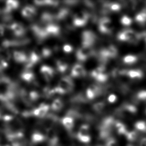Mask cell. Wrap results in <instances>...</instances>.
<instances>
[{"label":"cell","instance_id":"ba28073f","mask_svg":"<svg viewBox=\"0 0 146 146\" xmlns=\"http://www.w3.org/2000/svg\"><path fill=\"white\" fill-rule=\"evenodd\" d=\"M40 72L43 76L44 79L47 82H50L54 76L53 68L47 65H43L40 69Z\"/></svg>","mask_w":146,"mask_h":146},{"label":"cell","instance_id":"e575fe53","mask_svg":"<svg viewBox=\"0 0 146 146\" xmlns=\"http://www.w3.org/2000/svg\"><path fill=\"white\" fill-rule=\"evenodd\" d=\"M108 78V75L104 72H102L99 74L95 79L99 82H104L105 81H107Z\"/></svg>","mask_w":146,"mask_h":146},{"label":"cell","instance_id":"603a6c76","mask_svg":"<svg viewBox=\"0 0 146 146\" xmlns=\"http://www.w3.org/2000/svg\"><path fill=\"white\" fill-rule=\"evenodd\" d=\"M106 51L107 52V55L108 56L109 58H115L118 55V49L116 46L113 45L109 46L108 47L105 48Z\"/></svg>","mask_w":146,"mask_h":146},{"label":"cell","instance_id":"d4e9b609","mask_svg":"<svg viewBox=\"0 0 146 146\" xmlns=\"http://www.w3.org/2000/svg\"><path fill=\"white\" fill-rule=\"evenodd\" d=\"M56 66L58 71L61 73L65 72L68 67L67 63L62 60H58L56 61Z\"/></svg>","mask_w":146,"mask_h":146},{"label":"cell","instance_id":"4316f807","mask_svg":"<svg viewBox=\"0 0 146 146\" xmlns=\"http://www.w3.org/2000/svg\"><path fill=\"white\" fill-rule=\"evenodd\" d=\"M127 139L131 142H133L136 140L138 137V133L135 131H132L130 132H127L126 134L125 135Z\"/></svg>","mask_w":146,"mask_h":146},{"label":"cell","instance_id":"2e32d148","mask_svg":"<svg viewBox=\"0 0 146 146\" xmlns=\"http://www.w3.org/2000/svg\"><path fill=\"white\" fill-rule=\"evenodd\" d=\"M47 139L46 137L40 132H35L32 136V142L34 144H39Z\"/></svg>","mask_w":146,"mask_h":146},{"label":"cell","instance_id":"d6986e66","mask_svg":"<svg viewBox=\"0 0 146 146\" xmlns=\"http://www.w3.org/2000/svg\"><path fill=\"white\" fill-rule=\"evenodd\" d=\"M42 22L43 23H47L48 24H51L54 20H55V16L49 12H45L42 14L41 17Z\"/></svg>","mask_w":146,"mask_h":146},{"label":"cell","instance_id":"4dcf8cb0","mask_svg":"<svg viewBox=\"0 0 146 146\" xmlns=\"http://www.w3.org/2000/svg\"><path fill=\"white\" fill-rule=\"evenodd\" d=\"M105 103L104 102H99L93 105V109L96 112H100L105 108Z\"/></svg>","mask_w":146,"mask_h":146},{"label":"cell","instance_id":"cb8c5ba5","mask_svg":"<svg viewBox=\"0 0 146 146\" xmlns=\"http://www.w3.org/2000/svg\"><path fill=\"white\" fill-rule=\"evenodd\" d=\"M115 128L116 129L117 132L119 134L125 135L126 134L127 132H128L127 130L126 127L122 123L117 121L115 124Z\"/></svg>","mask_w":146,"mask_h":146},{"label":"cell","instance_id":"bcb514c9","mask_svg":"<svg viewBox=\"0 0 146 146\" xmlns=\"http://www.w3.org/2000/svg\"><path fill=\"white\" fill-rule=\"evenodd\" d=\"M1 52H2V49L0 48V55H1Z\"/></svg>","mask_w":146,"mask_h":146},{"label":"cell","instance_id":"c3c4849f","mask_svg":"<svg viewBox=\"0 0 146 146\" xmlns=\"http://www.w3.org/2000/svg\"><path fill=\"white\" fill-rule=\"evenodd\" d=\"M145 42H146V38H145Z\"/></svg>","mask_w":146,"mask_h":146},{"label":"cell","instance_id":"f1b7e54d","mask_svg":"<svg viewBox=\"0 0 146 146\" xmlns=\"http://www.w3.org/2000/svg\"><path fill=\"white\" fill-rule=\"evenodd\" d=\"M123 109L124 110H126L127 112L132 113V114H135L137 112V109L134 105L127 104L123 106Z\"/></svg>","mask_w":146,"mask_h":146},{"label":"cell","instance_id":"d590c367","mask_svg":"<svg viewBox=\"0 0 146 146\" xmlns=\"http://www.w3.org/2000/svg\"><path fill=\"white\" fill-rule=\"evenodd\" d=\"M121 23L124 26H129L132 24V20L128 16H123L121 19Z\"/></svg>","mask_w":146,"mask_h":146},{"label":"cell","instance_id":"484cf974","mask_svg":"<svg viewBox=\"0 0 146 146\" xmlns=\"http://www.w3.org/2000/svg\"><path fill=\"white\" fill-rule=\"evenodd\" d=\"M138 60V57L134 55H126L124 58H123V61L125 63L128 64H132L133 63L136 62Z\"/></svg>","mask_w":146,"mask_h":146},{"label":"cell","instance_id":"836d02e7","mask_svg":"<svg viewBox=\"0 0 146 146\" xmlns=\"http://www.w3.org/2000/svg\"><path fill=\"white\" fill-rule=\"evenodd\" d=\"M109 8L110 11L117 12L120 11L121 6L120 4L116 3H109Z\"/></svg>","mask_w":146,"mask_h":146},{"label":"cell","instance_id":"4fadbf2b","mask_svg":"<svg viewBox=\"0 0 146 146\" xmlns=\"http://www.w3.org/2000/svg\"><path fill=\"white\" fill-rule=\"evenodd\" d=\"M13 57L15 61L18 63H25L28 62L29 57L26 53L20 51H15L13 53Z\"/></svg>","mask_w":146,"mask_h":146},{"label":"cell","instance_id":"7c38bea8","mask_svg":"<svg viewBox=\"0 0 146 146\" xmlns=\"http://www.w3.org/2000/svg\"><path fill=\"white\" fill-rule=\"evenodd\" d=\"M19 5V3L17 1L8 0L6 1L3 12L6 14H9L13 11L18 9Z\"/></svg>","mask_w":146,"mask_h":146},{"label":"cell","instance_id":"d6a6232c","mask_svg":"<svg viewBox=\"0 0 146 146\" xmlns=\"http://www.w3.org/2000/svg\"><path fill=\"white\" fill-rule=\"evenodd\" d=\"M52 51L49 48H44L42 50L41 57L44 58H47L51 56Z\"/></svg>","mask_w":146,"mask_h":146},{"label":"cell","instance_id":"60d3db41","mask_svg":"<svg viewBox=\"0 0 146 146\" xmlns=\"http://www.w3.org/2000/svg\"><path fill=\"white\" fill-rule=\"evenodd\" d=\"M117 97L116 95H115L114 94L109 95V97L108 98V100L109 102L111 103L115 102L117 101Z\"/></svg>","mask_w":146,"mask_h":146},{"label":"cell","instance_id":"7a4b0ae2","mask_svg":"<svg viewBox=\"0 0 146 146\" xmlns=\"http://www.w3.org/2000/svg\"><path fill=\"white\" fill-rule=\"evenodd\" d=\"M113 29L112 23L110 19L104 17L101 18L99 21V30L103 34H110Z\"/></svg>","mask_w":146,"mask_h":146},{"label":"cell","instance_id":"ab89813d","mask_svg":"<svg viewBox=\"0 0 146 146\" xmlns=\"http://www.w3.org/2000/svg\"><path fill=\"white\" fill-rule=\"evenodd\" d=\"M63 50L66 53H70L73 51V48L70 44H66L63 46Z\"/></svg>","mask_w":146,"mask_h":146},{"label":"cell","instance_id":"ee69618b","mask_svg":"<svg viewBox=\"0 0 146 146\" xmlns=\"http://www.w3.org/2000/svg\"><path fill=\"white\" fill-rule=\"evenodd\" d=\"M66 3L68 4V5H74L75 3H77V1H66Z\"/></svg>","mask_w":146,"mask_h":146},{"label":"cell","instance_id":"8d00e7d4","mask_svg":"<svg viewBox=\"0 0 146 146\" xmlns=\"http://www.w3.org/2000/svg\"><path fill=\"white\" fill-rule=\"evenodd\" d=\"M78 140L80 141L81 142L83 143H89L91 141V137L90 136H76Z\"/></svg>","mask_w":146,"mask_h":146},{"label":"cell","instance_id":"f35d334b","mask_svg":"<svg viewBox=\"0 0 146 146\" xmlns=\"http://www.w3.org/2000/svg\"><path fill=\"white\" fill-rule=\"evenodd\" d=\"M139 99L141 100H146V91L143 90L138 93L137 95Z\"/></svg>","mask_w":146,"mask_h":146},{"label":"cell","instance_id":"681fc988","mask_svg":"<svg viewBox=\"0 0 146 146\" xmlns=\"http://www.w3.org/2000/svg\"><path fill=\"white\" fill-rule=\"evenodd\" d=\"M128 146H131V145H128Z\"/></svg>","mask_w":146,"mask_h":146},{"label":"cell","instance_id":"ac0fdd59","mask_svg":"<svg viewBox=\"0 0 146 146\" xmlns=\"http://www.w3.org/2000/svg\"><path fill=\"white\" fill-rule=\"evenodd\" d=\"M127 75L130 77L131 78L140 79L142 78L143 73L142 71L139 69H132L128 70Z\"/></svg>","mask_w":146,"mask_h":146},{"label":"cell","instance_id":"9c48e42d","mask_svg":"<svg viewBox=\"0 0 146 146\" xmlns=\"http://www.w3.org/2000/svg\"><path fill=\"white\" fill-rule=\"evenodd\" d=\"M86 74V72L84 67L80 64H76L73 66L72 69L71 75L74 77L84 76Z\"/></svg>","mask_w":146,"mask_h":146},{"label":"cell","instance_id":"9a60e30c","mask_svg":"<svg viewBox=\"0 0 146 146\" xmlns=\"http://www.w3.org/2000/svg\"><path fill=\"white\" fill-rule=\"evenodd\" d=\"M62 123L68 131H71L74 126V120L69 117H64L62 119Z\"/></svg>","mask_w":146,"mask_h":146},{"label":"cell","instance_id":"1f68e13d","mask_svg":"<svg viewBox=\"0 0 146 146\" xmlns=\"http://www.w3.org/2000/svg\"><path fill=\"white\" fill-rule=\"evenodd\" d=\"M87 21H86L85 20L80 19L78 18L74 17L73 19V24L74 26L77 27H81L86 25L87 24Z\"/></svg>","mask_w":146,"mask_h":146},{"label":"cell","instance_id":"6da1fadb","mask_svg":"<svg viewBox=\"0 0 146 146\" xmlns=\"http://www.w3.org/2000/svg\"><path fill=\"white\" fill-rule=\"evenodd\" d=\"M97 37L96 35L90 31H86L82 34V46L91 48L95 43Z\"/></svg>","mask_w":146,"mask_h":146},{"label":"cell","instance_id":"74e56055","mask_svg":"<svg viewBox=\"0 0 146 146\" xmlns=\"http://www.w3.org/2000/svg\"><path fill=\"white\" fill-rule=\"evenodd\" d=\"M8 64L4 60H0V73L4 71L8 67Z\"/></svg>","mask_w":146,"mask_h":146},{"label":"cell","instance_id":"3957f363","mask_svg":"<svg viewBox=\"0 0 146 146\" xmlns=\"http://www.w3.org/2000/svg\"><path fill=\"white\" fill-rule=\"evenodd\" d=\"M58 87L63 90L65 93L70 92L74 88V83L71 78L69 76H65L60 80Z\"/></svg>","mask_w":146,"mask_h":146},{"label":"cell","instance_id":"277c9868","mask_svg":"<svg viewBox=\"0 0 146 146\" xmlns=\"http://www.w3.org/2000/svg\"><path fill=\"white\" fill-rule=\"evenodd\" d=\"M93 53L94 52L92 48L82 46L77 51L76 57L79 60L85 61L89 56L93 55Z\"/></svg>","mask_w":146,"mask_h":146},{"label":"cell","instance_id":"44dd1931","mask_svg":"<svg viewBox=\"0 0 146 146\" xmlns=\"http://www.w3.org/2000/svg\"><path fill=\"white\" fill-rule=\"evenodd\" d=\"M135 20L138 24L144 25L146 23V8L142 10V12L137 14L135 17Z\"/></svg>","mask_w":146,"mask_h":146},{"label":"cell","instance_id":"f546056e","mask_svg":"<svg viewBox=\"0 0 146 146\" xmlns=\"http://www.w3.org/2000/svg\"><path fill=\"white\" fill-rule=\"evenodd\" d=\"M29 97L31 102H33L38 100V99L41 97V94L38 91H32L29 93Z\"/></svg>","mask_w":146,"mask_h":146},{"label":"cell","instance_id":"5b68a950","mask_svg":"<svg viewBox=\"0 0 146 146\" xmlns=\"http://www.w3.org/2000/svg\"><path fill=\"white\" fill-rule=\"evenodd\" d=\"M10 30L12 31L15 36L18 37L24 36L26 34V29L22 24L18 23H14L9 26Z\"/></svg>","mask_w":146,"mask_h":146},{"label":"cell","instance_id":"ffe728a7","mask_svg":"<svg viewBox=\"0 0 146 146\" xmlns=\"http://www.w3.org/2000/svg\"><path fill=\"white\" fill-rule=\"evenodd\" d=\"M90 126L88 125L84 124L82 125L79 129V131L76 136H90Z\"/></svg>","mask_w":146,"mask_h":146},{"label":"cell","instance_id":"7bdbcfd3","mask_svg":"<svg viewBox=\"0 0 146 146\" xmlns=\"http://www.w3.org/2000/svg\"><path fill=\"white\" fill-rule=\"evenodd\" d=\"M4 33H5L4 27L3 26H2V25L0 24V37L4 36Z\"/></svg>","mask_w":146,"mask_h":146},{"label":"cell","instance_id":"f6af8a7d","mask_svg":"<svg viewBox=\"0 0 146 146\" xmlns=\"http://www.w3.org/2000/svg\"><path fill=\"white\" fill-rule=\"evenodd\" d=\"M3 116H2V112H1V111H0V120L3 119Z\"/></svg>","mask_w":146,"mask_h":146},{"label":"cell","instance_id":"83f0119b","mask_svg":"<svg viewBox=\"0 0 146 146\" xmlns=\"http://www.w3.org/2000/svg\"><path fill=\"white\" fill-rule=\"evenodd\" d=\"M135 127L137 130L141 132H146V123L143 121H140L135 123Z\"/></svg>","mask_w":146,"mask_h":146},{"label":"cell","instance_id":"30bf717a","mask_svg":"<svg viewBox=\"0 0 146 146\" xmlns=\"http://www.w3.org/2000/svg\"><path fill=\"white\" fill-rule=\"evenodd\" d=\"M22 15L27 19L33 18L37 14V10L34 6H27L22 10Z\"/></svg>","mask_w":146,"mask_h":146},{"label":"cell","instance_id":"b9f144b4","mask_svg":"<svg viewBox=\"0 0 146 146\" xmlns=\"http://www.w3.org/2000/svg\"><path fill=\"white\" fill-rule=\"evenodd\" d=\"M139 146H146V138H143L141 139Z\"/></svg>","mask_w":146,"mask_h":146},{"label":"cell","instance_id":"f907efd6","mask_svg":"<svg viewBox=\"0 0 146 146\" xmlns=\"http://www.w3.org/2000/svg\"><path fill=\"white\" fill-rule=\"evenodd\" d=\"M0 146H1V145H0Z\"/></svg>","mask_w":146,"mask_h":146},{"label":"cell","instance_id":"8fae6325","mask_svg":"<svg viewBox=\"0 0 146 146\" xmlns=\"http://www.w3.org/2000/svg\"><path fill=\"white\" fill-rule=\"evenodd\" d=\"M45 30L48 35L50 36H58L60 33V28L56 24H50L45 27Z\"/></svg>","mask_w":146,"mask_h":146},{"label":"cell","instance_id":"5bb4252c","mask_svg":"<svg viewBox=\"0 0 146 146\" xmlns=\"http://www.w3.org/2000/svg\"><path fill=\"white\" fill-rule=\"evenodd\" d=\"M21 77L23 80L28 83L33 82L35 80V75L34 73L30 70H25L21 74Z\"/></svg>","mask_w":146,"mask_h":146},{"label":"cell","instance_id":"7402d4cb","mask_svg":"<svg viewBox=\"0 0 146 146\" xmlns=\"http://www.w3.org/2000/svg\"><path fill=\"white\" fill-rule=\"evenodd\" d=\"M64 104L62 101L60 99H56L51 105V108L55 112H58L63 107Z\"/></svg>","mask_w":146,"mask_h":146},{"label":"cell","instance_id":"7dc6e473","mask_svg":"<svg viewBox=\"0 0 146 146\" xmlns=\"http://www.w3.org/2000/svg\"><path fill=\"white\" fill-rule=\"evenodd\" d=\"M145 113H146V109H145Z\"/></svg>","mask_w":146,"mask_h":146},{"label":"cell","instance_id":"8992f818","mask_svg":"<svg viewBox=\"0 0 146 146\" xmlns=\"http://www.w3.org/2000/svg\"><path fill=\"white\" fill-rule=\"evenodd\" d=\"M49 110L50 105L43 103L33 111V114L35 116L42 118L47 115L48 112Z\"/></svg>","mask_w":146,"mask_h":146},{"label":"cell","instance_id":"e0dca14e","mask_svg":"<svg viewBox=\"0 0 146 146\" xmlns=\"http://www.w3.org/2000/svg\"><path fill=\"white\" fill-rule=\"evenodd\" d=\"M69 14V10L67 8H62L58 11L55 16V20L60 21L65 19Z\"/></svg>","mask_w":146,"mask_h":146},{"label":"cell","instance_id":"52a82bcc","mask_svg":"<svg viewBox=\"0 0 146 146\" xmlns=\"http://www.w3.org/2000/svg\"><path fill=\"white\" fill-rule=\"evenodd\" d=\"M101 93V88L98 85H91L86 90V96L89 100H92L100 95Z\"/></svg>","mask_w":146,"mask_h":146}]
</instances>
